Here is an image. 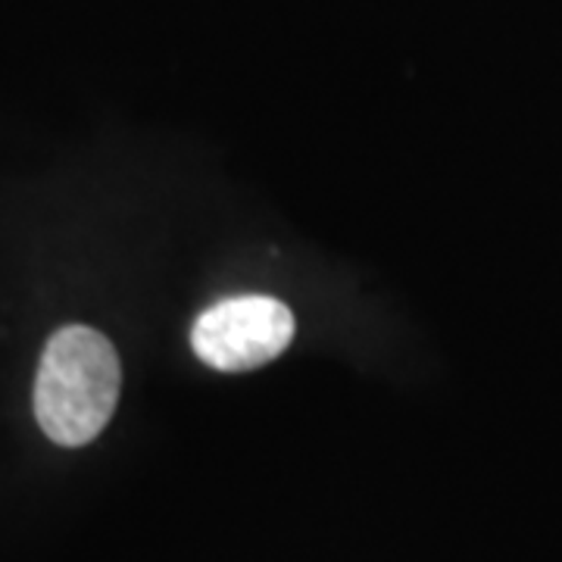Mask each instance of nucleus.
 Returning <instances> with one entry per match:
<instances>
[{
	"instance_id": "f257e3e1",
	"label": "nucleus",
	"mask_w": 562,
	"mask_h": 562,
	"mask_svg": "<svg viewBox=\"0 0 562 562\" xmlns=\"http://www.w3.org/2000/svg\"><path fill=\"white\" fill-rule=\"evenodd\" d=\"M122 369L113 344L85 325H66L47 347L35 379V419L60 447L91 443L120 401Z\"/></svg>"
},
{
	"instance_id": "f03ea898",
	"label": "nucleus",
	"mask_w": 562,
	"mask_h": 562,
	"mask_svg": "<svg viewBox=\"0 0 562 562\" xmlns=\"http://www.w3.org/2000/svg\"><path fill=\"white\" fill-rule=\"evenodd\" d=\"M294 338V316L276 297L247 294L216 303L194 322L191 344L206 366L247 372L272 362Z\"/></svg>"
}]
</instances>
